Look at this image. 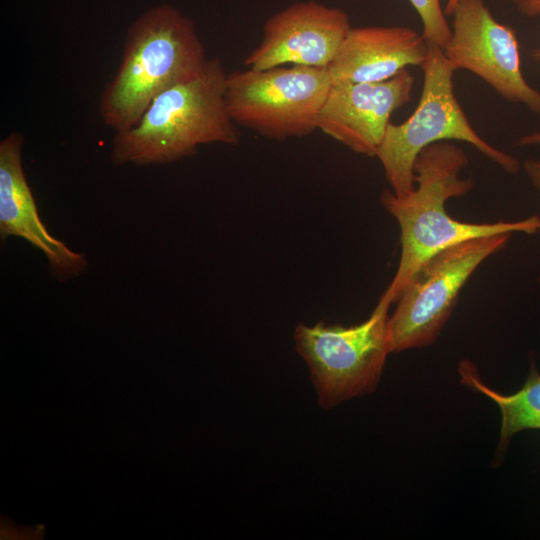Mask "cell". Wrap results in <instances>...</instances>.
<instances>
[{"label": "cell", "instance_id": "obj_11", "mask_svg": "<svg viewBox=\"0 0 540 540\" xmlns=\"http://www.w3.org/2000/svg\"><path fill=\"white\" fill-rule=\"evenodd\" d=\"M24 139L11 132L0 142V235L18 236L47 257L53 276L77 277L87 267L84 254L76 253L54 238L39 218L36 202L22 165Z\"/></svg>", "mask_w": 540, "mask_h": 540}, {"label": "cell", "instance_id": "obj_19", "mask_svg": "<svg viewBox=\"0 0 540 540\" xmlns=\"http://www.w3.org/2000/svg\"><path fill=\"white\" fill-rule=\"evenodd\" d=\"M537 55H540V52H539V53H537Z\"/></svg>", "mask_w": 540, "mask_h": 540}, {"label": "cell", "instance_id": "obj_15", "mask_svg": "<svg viewBox=\"0 0 540 540\" xmlns=\"http://www.w3.org/2000/svg\"><path fill=\"white\" fill-rule=\"evenodd\" d=\"M527 177L540 193V159H527L522 165ZM540 284V273L537 278Z\"/></svg>", "mask_w": 540, "mask_h": 540}, {"label": "cell", "instance_id": "obj_2", "mask_svg": "<svg viewBox=\"0 0 540 540\" xmlns=\"http://www.w3.org/2000/svg\"><path fill=\"white\" fill-rule=\"evenodd\" d=\"M209 58L194 23L162 4L128 28L119 66L106 84L99 113L115 132L132 127L162 92L198 76Z\"/></svg>", "mask_w": 540, "mask_h": 540}, {"label": "cell", "instance_id": "obj_17", "mask_svg": "<svg viewBox=\"0 0 540 540\" xmlns=\"http://www.w3.org/2000/svg\"><path fill=\"white\" fill-rule=\"evenodd\" d=\"M516 144L518 146H539L540 145V130L528 133L520 137Z\"/></svg>", "mask_w": 540, "mask_h": 540}, {"label": "cell", "instance_id": "obj_5", "mask_svg": "<svg viewBox=\"0 0 540 540\" xmlns=\"http://www.w3.org/2000/svg\"><path fill=\"white\" fill-rule=\"evenodd\" d=\"M391 304L384 290L371 315L359 324L319 322L295 327V348L308 366L322 408H333L377 387L386 358L392 353L388 315Z\"/></svg>", "mask_w": 540, "mask_h": 540}, {"label": "cell", "instance_id": "obj_7", "mask_svg": "<svg viewBox=\"0 0 540 540\" xmlns=\"http://www.w3.org/2000/svg\"><path fill=\"white\" fill-rule=\"evenodd\" d=\"M512 234L468 239L440 251L421 265L389 317L392 352L433 344L468 279L483 261L507 246Z\"/></svg>", "mask_w": 540, "mask_h": 540}, {"label": "cell", "instance_id": "obj_3", "mask_svg": "<svg viewBox=\"0 0 540 540\" xmlns=\"http://www.w3.org/2000/svg\"><path fill=\"white\" fill-rule=\"evenodd\" d=\"M226 76L219 58H209L191 80L159 94L130 128L115 132L114 164H166L193 155L200 145L240 140L225 101Z\"/></svg>", "mask_w": 540, "mask_h": 540}, {"label": "cell", "instance_id": "obj_13", "mask_svg": "<svg viewBox=\"0 0 540 540\" xmlns=\"http://www.w3.org/2000/svg\"><path fill=\"white\" fill-rule=\"evenodd\" d=\"M458 372L461 382L492 399L501 411V430L498 451L506 450L511 438L525 429H540V374L532 363L528 377L520 390L503 395L480 379L472 362L463 360Z\"/></svg>", "mask_w": 540, "mask_h": 540}, {"label": "cell", "instance_id": "obj_16", "mask_svg": "<svg viewBox=\"0 0 540 540\" xmlns=\"http://www.w3.org/2000/svg\"><path fill=\"white\" fill-rule=\"evenodd\" d=\"M518 12L529 18L540 16V0H512Z\"/></svg>", "mask_w": 540, "mask_h": 540}, {"label": "cell", "instance_id": "obj_18", "mask_svg": "<svg viewBox=\"0 0 540 540\" xmlns=\"http://www.w3.org/2000/svg\"><path fill=\"white\" fill-rule=\"evenodd\" d=\"M459 1L460 0H447L446 6L444 8L445 15L452 16Z\"/></svg>", "mask_w": 540, "mask_h": 540}, {"label": "cell", "instance_id": "obj_6", "mask_svg": "<svg viewBox=\"0 0 540 540\" xmlns=\"http://www.w3.org/2000/svg\"><path fill=\"white\" fill-rule=\"evenodd\" d=\"M331 85L327 68H247L227 73L225 101L237 126L275 140L304 137L317 130Z\"/></svg>", "mask_w": 540, "mask_h": 540}, {"label": "cell", "instance_id": "obj_14", "mask_svg": "<svg viewBox=\"0 0 540 540\" xmlns=\"http://www.w3.org/2000/svg\"><path fill=\"white\" fill-rule=\"evenodd\" d=\"M420 16L423 36L430 44L444 49L451 37L449 26L440 0H409Z\"/></svg>", "mask_w": 540, "mask_h": 540}, {"label": "cell", "instance_id": "obj_9", "mask_svg": "<svg viewBox=\"0 0 540 540\" xmlns=\"http://www.w3.org/2000/svg\"><path fill=\"white\" fill-rule=\"evenodd\" d=\"M348 14L317 1H299L269 17L263 38L244 65L263 70L286 64L328 68L351 29Z\"/></svg>", "mask_w": 540, "mask_h": 540}, {"label": "cell", "instance_id": "obj_4", "mask_svg": "<svg viewBox=\"0 0 540 540\" xmlns=\"http://www.w3.org/2000/svg\"><path fill=\"white\" fill-rule=\"evenodd\" d=\"M421 68L423 87L417 108L404 122L389 123L376 155L391 191L400 197L409 194L415 187L413 168L420 151L447 140L467 142L505 172L516 174L520 161L489 144L469 122L454 93L456 70L444 50L429 43Z\"/></svg>", "mask_w": 540, "mask_h": 540}, {"label": "cell", "instance_id": "obj_8", "mask_svg": "<svg viewBox=\"0 0 540 540\" xmlns=\"http://www.w3.org/2000/svg\"><path fill=\"white\" fill-rule=\"evenodd\" d=\"M443 49L455 70L472 72L505 100L540 115V91L524 78L515 31L492 15L484 0H460Z\"/></svg>", "mask_w": 540, "mask_h": 540}, {"label": "cell", "instance_id": "obj_1", "mask_svg": "<svg viewBox=\"0 0 540 540\" xmlns=\"http://www.w3.org/2000/svg\"><path fill=\"white\" fill-rule=\"evenodd\" d=\"M469 163L466 152L447 141L423 148L414 162L416 186L405 196L391 190L380 195L383 208L400 227L401 256L397 271L385 289L395 303L416 271L440 251L468 239L498 233L540 232V216L517 221L471 223L452 218L446 202L468 194L472 178H461Z\"/></svg>", "mask_w": 540, "mask_h": 540}, {"label": "cell", "instance_id": "obj_12", "mask_svg": "<svg viewBox=\"0 0 540 540\" xmlns=\"http://www.w3.org/2000/svg\"><path fill=\"white\" fill-rule=\"evenodd\" d=\"M429 43L407 26L351 27L328 66L332 84L388 80L408 66H422Z\"/></svg>", "mask_w": 540, "mask_h": 540}, {"label": "cell", "instance_id": "obj_10", "mask_svg": "<svg viewBox=\"0 0 540 540\" xmlns=\"http://www.w3.org/2000/svg\"><path fill=\"white\" fill-rule=\"evenodd\" d=\"M413 85L407 68L381 82L332 84L317 129L355 153L376 157L392 113L410 102Z\"/></svg>", "mask_w": 540, "mask_h": 540}]
</instances>
